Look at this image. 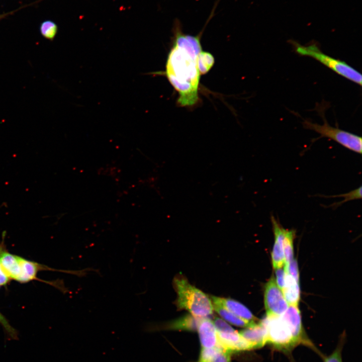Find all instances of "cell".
I'll return each instance as SVG.
<instances>
[{"label":"cell","instance_id":"17","mask_svg":"<svg viewBox=\"0 0 362 362\" xmlns=\"http://www.w3.org/2000/svg\"><path fill=\"white\" fill-rule=\"evenodd\" d=\"M18 260L21 268V274L17 281L25 283L35 279L38 269L37 263L19 256Z\"/></svg>","mask_w":362,"mask_h":362},{"label":"cell","instance_id":"5","mask_svg":"<svg viewBox=\"0 0 362 362\" xmlns=\"http://www.w3.org/2000/svg\"><path fill=\"white\" fill-rule=\"evenodd\" d=\"M261 322L266 330V343L285 351L297 346L289 326L281 316H266Z\"/></svg>","mask_w":362,"mask_h":362},{"label":"cell","instance_id":"27","mask_svg":"<svg viewBox=\"0 0 362 362\" xmlns=\"http://www.w3.org/2000/svg\"><path fill=\"white\" fill-rule=\"evenodd\" d=\"M284 268L286 273L299 281V274L296 260L293 259L289 264L285 265Z\"/></svg>","mask_w":362,"mask_h":362},{"label":"cell","instance_id":"14","mask_svg":"<svg viewBox=\"0 0 362 362\" xmlns=\"http://www.w3.org/2000/svg\"><path fill=\"white\" fill-rule=\"evenodd\" d=\"M282 292L289 305L298 306L300 298L299 281L286 272L284 286Z\"/></svg>","mask_w":362,"mask_h":362},{"label":"cell","instance_id":"3","mask_svg":"<svg viewBox=\"0 0 362 362\" xmlns=\"http://www.w3.org/2000/svg\"><path fill=\"white\" fill-rule=\"evenodd\" d=\"M289 43L292 45L294 51L298 55L311 57L338 74L360 86L361 85V74L359 72L345 62L324 53L317 43L313 42L308 45H302L292 40H289Z\"/></svg>","mask_w":362,"mask_h":362},{"label":"cell","instance_id":"11","mask_svg":"<svg viewBox=\"0 0 362 362\" xmlns=\"http://www.w3.org/2000/svg\"><path fill=\"white\" fill-rule=\"evenodd\" d=\"M197 330L202 347L219 346L217 330L212 320L207 318H200Z\"/></svg>","mask_w":362,"mask_h":362},{"label":"cell","instance_id":"21","mask_svg":"<svg viewBox=\"0 0 362 362\" xmlns=\"http://www.w3.org/2000/svg\"><path fill=\"white\" fill-rule=\"evenodd\" d=\"M361 186H360L359 188L347 193L332 196L333 197H343L344 200L339 203H334L330 206L337 207L348 201L361 199Z\"/></svg>","mask_w":362,"mask_h":362},{"label":"cell","instance_id":"19","mask_svg":"<svg viewBox=\"0 0 362 362\" xmlns=\"http://www.w3.org/2000/svg\"><path fill=\"white\" fill-rule=\"evenodd\" d=\"M214 61V56L211 53L202 50L197 59L198 68L200 74L207 73L213 66Z\"/></svg>","mask_w":362,"mask_h":362},{"label":"cell","instance_id":"20","mask_svg":"<svg viewBox=\"0 0 362 362\" xmlns=\"http://www.w3.org/2000/svg\"><path fill=\"white\" fill-rule=\"evenodd\" d=\"M57 26L53 22L49 20L43 22L40 26L41 34L46 39L53 40L57 32Z\"/></svg>","mask_w":362,"mask_h":362},{"label":"cell","instance_id":"18","mask_svg":"<svg viewBox=\"0 0 362 362\" xmlns=\"http://www.w3.org/2000/svg\"><path fill=\"white\" fill-rule=\"evenodd\" d=\"M295 234L294 230H286L283 242L285 265H287L293 259V241Z\"/></svg>","mask_w":362,"mask_h":362},{"label":"cell","instance_id":"2","mask_svg":"<svg viewBox=\"0 0 362 362\" xmlns=\"http://www.w3.org/2000/svg\"><path fill=\"white\" fill-rule=\"evenodd\" d=\"M173 283L177 295V306L179 309H185L200 318L213 314L212 301L205 293L182 277L174 278Z\"/></svg>","mask_w":362,"mask_h":362},{"label":"cell","instance_id":"10","mask_svg":"<svg viewBox=\"0 0 362 362\" xmlns=\"http://www.w3.org/2000/svg\"><path fill=\"white\" fill-rule=\"evenodd\" d=\"M270 219L275 236L272 259L273 267L276 269L283 267L285 264L283 242L286 229L279 223L274 216H271Z\"/></svg>","mask_w":362,"mask_h":362},{"label":"cell","instance_id":"24","mask_svg":"<svg viewBox=\"0 0 362 362\" xmlns=\"http://www.w3.org/2000/svg\"><path fill=\"white\" fill-rule=\"evenodd\" d=\"M219 346L212 348H202L200 357L198 362H210L211 360L218 349Z\"/></svg>","mask_w":362,"mask_h":362},{"label":"cell","instance_id":"28","mask_svg":"<svg viewBox=\"0 0 362 362\" xmlns=\"http://www.w3.org/2000/svg\"><path fill=\"white\" fill-rule=\"evenodd\" d=\"M276 270V284L282 291L283 289L285 280V271L284 268L280 267L275 269Z\"/></svg>","mask_w":362,"mask_h":362},{"label":"cell","instance_id":"1","mask_svg":"<svg viewBox=\"0 0 362 362\" xmlns=\"http://www.w3.org/2000/svg\"><path fill=\"white\" fill-rule=\"evenodd\" d=\"M174 38L168 53L165 75L177 92V103L182 107L192 106L199 100L200 73L197 59L202 50L201 33L196 36L183 33L178 20L173 26Z\"/></svg>","mask_w":362,"mask_h":362},{"label":"cell","instance_id":"16","mask_svg":"<svg viewBox=\"0 0 362 362\" xmlns=\"http://www.w3.org/2000/svg\"><path fill=\"white\" fill-rule=\"evenodd\" d=\"M0 265L9 278L18 280L21 274L18 256L6 252L1 253Z\"/></svg>","mask_w":362,"mask_h":362},{"label":"cell","instance_id":"15","mask_svg":"<svg viewBox=\"0 0 362 362\" xmlns=\"http://www.w3.org/2000/svg\"><path fill=\"white\" fill-rule=\"evenodd\" d=\"M211 301L214 309L225 320L232 325L242 327H251L256 324L257 322H250L244 320L224 308L216 299L215 296H211Z\"/></svg>","mask_w":362,"mask_h":362},{"label":"cell","instance_id":"25","mask_svg":"<svg viewBox=\"0 0 362 362\" xmlns=\"http://www.w3.org/2000/svg\"><path fill=\"white\" fill-rule=\"evenodd\" d=\"M213 322L218 332H231L235 331L231 326L220 318L215 317Z\"/></svg>","mask_w":362,"mask_h":362},{"label":"cell","instance_id":"7","mask_svg":"<svg viewBox=\"0 0 362 362\" xmlns=\"http://www.w3.org/2000/svg\"><path fill=\"white\" fill-rule=\"evenodd\" d=\"M281 316L289 326L296 345L304 344L311 346V342L304 333L301 313L298 306L289 305Z\"/></svg>","mask_w":362,"mask_h":362},{"label":"cell","instance_id":"9","mask_svg":"<svg viewBox=\"0 0 362 362\" xmlns=\"http://www.w3.org/2000/svg\"><path fill=\"white\" fill-rule=\"evenodd\" d=\"M217 332L218 345L231 353L241 350L252 349L250 344L245 340L239 332Z\"/></svg>","mask_w":362,"mask_h":362},{"label":"cell","instance_id":"23","mask_svg":"<svg viewBox=\"0 0 362 362\" xmlns=\"http://www.w3.org/2000/svg\"><path fill=\"white\" fill-rule=\"evenodd\" d=\"M231 353L219 347L210 362H230Z\"/></svg>","mask_w":362,"mask_h":362},{"label":"cell","instance_id":"12","mask_svg":"<svg viewBox=\"0 0 362 362\" xmlns=\"http://www.w3.org/2000/svg\"><path fill=\"white\" fill-rule=\"evenodd\" d=\"M239 333L250 344L252 349L261 348L266 344V330L261 321Z\"/></svg>","mask_w":362,"mask_h":362},{"label":"cell","instance_id":"29","mask_svg":"<svg viewBox=\"0 0 362 362\" xmlns=\"http://www.w3.org/2000/svg\"><path fill=\"white\" fill-rule=\"evenodd\" d=\"M9 278L6 274L0 265V286L5 285L9 281Z\"/></svg>","mask_w":362,"mask_h":362},{"label":"cell","instance_id":"6","mask_svg":"<svg viewBox=\"0 0 362 362\" xmlns=\"http://www.w3.org/2000/svg\"><path fill=\"white\" fill-rule=\"evenodd\" d=\"M264 299L266 316H281L288 308L289 305L274 278L266 284Z\"/></svg>","mask_w":362,"mask_h":362},{"label":"cell","instance_id":"8","mask_svg":"<svg viewBox=\"0 0 362 362\" xmlns=\"http://www.w3.org/2000/svg\"><path fill=\"white\" fill-rule=\"evenodd\" d=\"M200 318L192 315H187L171 322L163 324L146 323L142 326L144 332H151L162 330H197Z\"/></svg>","mask_w":362,"mask_h":362},{"label":"cell","instance_id":"13","mask_svg":"<svg viewBox=\"0 0 362 362\" xmlns=\"http://www.w3.org/2000/svg\"><path fill=\"white\" fill-rule=\"evenodd\" d=\"M215 298L224 308L236 316L250 322H256V317L248 308L239 302L230 298Z\"/></svg>","mask_w":362,"mask_h":362},{"label":"cell","instance_id":"4","mask_svg":"<svg viewBox=\"0 0 362 362\" xmlns=\"http://www.w3.org/2000/svg\"><path fill=\"white\" fill-rule=\"evenodd\" d=\"M320 111V116L323 118L324 123L322 125L313 123L307 120H304L302 125L305 129L313 130L320 135V137L329 138L341 145L346 148L361 154L362 140L360 136L352 133L341 130L330 126L327 122L324 112H322L321 108H318Z\"/></svg>","mask_w":362,"mask_h":362},{"label":"cell","instance_id":"22","mask_svg":"<svg viewBox=\"0 0 362 362\" xmlns=\"http://www.w3.org/2000/svg\"><path fill=\"white\" fill-rule=\"evenodd\" d=\"M343 343V341L339 342L333 352L324 358V362H342L341 351Z\"/></svg>","mask_w":362,"mask_h":362},{"label":"cell","instance_id":"26","mask_svg":"<svg viewBox=\"0 0 362 362\" xmlns=\"http://www.w3.org/2000/svg\"><path fill=\"white\" fill-rule=\"evenodd\" d=\"M0 323L2 325L8 335L12 339H16L18 334L16 329L11 325L6 318L0 313Z\"/></svg>","mask_w":362,"mask_h":362}]
</instances>
